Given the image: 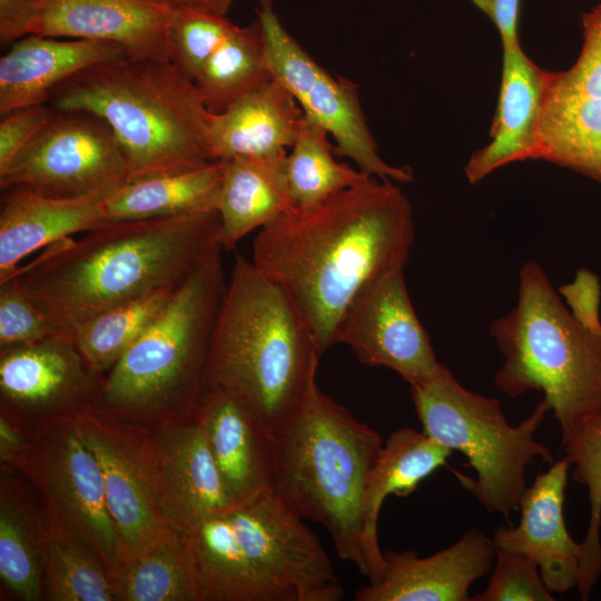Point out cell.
<instances>
[{"mask_svg": "<svg viewBox=\"0 0 601 601\" xmlns=\"http://www.w3.org/2000/svg\"><path fill=\"white\" fill-rule=\"evenodd\" d=\"M413 242L411 201L395 181L371 177L260 228L252 262L295 305L322 356L358 292L404 268Z\"/></svg>", "mask_w": 601, "mask_h": 601, "instance_id": "obj_1", "label": "cell"}, {"mask_svg": "<svg viewBox=\"0 0 601 601\" xmlns=\"http://www.w3.org/2000/svg\"><path fill=\"white\" fill-rule=\"evenodd\" d=\"M219 246L217 209L112 220L49 245L11 277L61 334L73 336L100 312L180 283Z\"/></svg>", "mask_w": 601, "mask_h": 601, "instance_id": "obj_2", "label": "cell"}, {"mask_svg": "<svg viewBox=\"0 0 601 601\" xmlns=\"http://www.w3.org/2000/svg\"><path fill=\"white\" fill-rule=\"evenodd\" d=\"M319 358L287 295L237 255L211 338L205 390L238 397L273 437L303 404Z\"/></svg>", "mask_w": 601, "mask_h": 601, "instance_id": "obj_3", "label": "cell"}, {"mask_svg": "<svg viewBox=\"0 0 601 601\" xmlns=\"http://www.w3.org/2000/svg\"><path fill=\"white\" fill-rule=\"evenodd\" d=\"M48 104L105 120L124 152L129 180L215 160L211 112L170 60L127 56L91 66L57 87Z\"/></svg>", "mask_w": 601, "mask_h": 601, "instance_id": "obj_4", "label": "cell"}, {"mask_svg": "<svg viewBox=\"0 0 601 601\" xmlns=\"http://www.w3.org/2000/svg\"><path fill=\"white\" fill-rule=\"evenodd\" d=\"M223 250L214 249L178 284L154 323L104 375L91 408L146 427L195 415L227 286Z\"/></svg>", "mask_w": 601, "mask_h": 601, "instance_id": "obj_5", "label": "cell"}, {"mask_svg": "<svg viewBox=\"0 0 601 601\" xmlns=\"http://www.w3.org/2000/svg\"><path fill=\"white\" fill-rule=\"evenodd\" d=\"M382 436L315 380L294 416L273 435V492L295 514L321 524L337 555L366 577L362 505Z\"/></svg>", "mask_w": 601, "mask_h": 601, "instance_id": "obj_6", "label": "cell"}, {"mask_svg": "<svg viewBox=\"0 0 601 601\" xmlns=\"http://www.w3.org/2000/svg\"><path fill=\"white\" fill-rule=\"evenodd\" d=\"M490 334L504 357L494 377L503 394L543 392L561 432L601 407V329L574 317L536 262L522 266L518 304Z\"/></svg>", "mask_w": 601, "mask_h": 601, "instance_id": "obj_7", "label": "cell"}, {"mask_svg": "<svg viewBox=\"0 0 601 601\" xmlns=\"http://www.w3.org/2000/svg\"><path fill=\"white\" fill-rule=\"evenodd\" d=\"M412 397L423 432L441 445L464 454L476 473L462 483L490 513L510 523L526 486V467L553 456L535 433L550 412L542 401L519 425H511L495 397L466 390L450 370L440 365L427 381L412 386Z\"/></svg>", "mask_w": 601, "mask_h": 601, "instance_id": "obj_8", "label": "cell"}, {"mask_svg": "<svg viewBox=\"0 0 601 601\" xmlns=\"http://www.w3.org/2000/svg\"><path fill=\"white\" fill-rule=\"evenodd\" d=\"M19 472L40 493L48 525L82 542L111 572L121 559L122 545L99 464L80 437L73 416L33 431Z\"/></svg>", "mask_w": 601, "mask_h": 601, "instance_id": "obj_9", "label": "cell"}, {"mask_svg": "<svg viewBox=\"0 0 601 601\" xmlns=\"http://www.w3.org/2000/svg\"><path fill=\"white\" fill-rule=\"evenodd\" d=\"M127 180L128 165L112 130L85 110H55L0 173L1 190L22 188L52 198L109 193Z\"/></svg>", "mask_w": 601, "mask_h": 601, "instance_id": "obj_10", "label": "cell"}, {"mask_svg": "<svg viewBox=\"0 0 601 601\" xmlns=\"http://www.w3.org/2000/svg\"><path fill=\"white\" fill-rule=\"evenodd\" d=\"M266 61L274 78L293 95L304 115L322 126L335 140L334 154L352 159L366 175L395 183L413 180L410 167L387 164L366 121L357 87L345 78L326 71L287 32L273 10L272 2H260Z\"/></svg>", "mask_w": 601, "mask_h": 601, "instance_id": "obj_11", "label": "cell"}, {"mask_svg": "<svg viewBox=\"0 0 601 601\" xmlns=\"http://www.w3.org/2000/svg\"><path fill=\"white\" fill-rule=\"evenodd\" d=\"M242 546L288 601H339L345 590L316 533L273 491L226 512Z\"/></svg>", "mask_w": 601, "mask_h": 601, "instance_id": "obj_12", "label": "cell"}, {"mask_svg": "<svg viewBox=\"0 0 601 601\" xmlns=\"http://www.w3.org/2000/svg\"><path fill=\"white\" fill-rule=\"evenodd\" d=\"M102 377L70 335L0 347V413L33 433L91 407Z\"/></svg>", "mask_w": 601, "mask_h": 601, "instance_id": "obj_13", "label": "cell"}, {"mask_svg": "<svg viewBox=\"0 0 601 601\" xmlns=\"http://www.w3.org/2000/svg\"><path fill=\"white\" fill-rule=\"evenodd\" d=\"M581 21L582 46L575 62L549 75L536 159L601 181V2Z\"/></svg>", "mask_w": 601, "mask_h": 601, "instance_id": "obj_14", "label": "cell"}, {"mask_svg": "<svg viewBox=\"0 0 601 601\" xmlns=\"http://www.w3.org/2000/svg\"><path fill=\"white\" fill-rule=\"evenodd\" d=\"M73 421L99 464L125 555L167 524L159 505L149 430L91 407L75 415Z\"/></svg>", "mask_w": 601, "mask_h": 601, "instance_id": "obj_15", "label": "cell"}, {"mask_svg": "<svg viewBox=\"0 0 601 601\" xmlns=\"http://www.w3.org/2000/svg\"><path fill=\"white\" fill-rule=\"evenodd\" d=\"M335 344H345L364 365L396 372L411 387L440 367L428 334L412 305L404 268L368 282L347 307Z\"/></svg>", "mask_w": 601, "mask_h": 601, "instance_id": "obj_16", "label": "cell"}, {"mask_svg": "<svg viewBox=\"0 0 601 601\" xmlns=\"http://www.w3.org/2000/svg\"><path fill=\"white\" fill-rule=\"evenodd\" d=\"M171 0H41L29 35L115 42L136 58L170 60Z\"/></svg>", "mask_w": 601, "mask_h": 601, "instance_id": "obj_17", "label": "cell"}, {"mask_svg": "<svg viewBox=\"0 0 601 601\" xmlns=\"http://www.w3.org/2000/svg\"><path fill=\"white\" fill-rule=\"evenodd\" d=\"M148 430L159 505L169 525L186 532L205 518L233 508L196 413Z\"/></svg>", "mask_w": 601, "mask_h": 601, "instance_id": "obj_18", "label": "cell"}, {"mask_svg": "<svg viewBox=\"0 0 601 601\" xmlns=\"http://www.w3.org/2000/svg\"><path fill=\"white\" fill-rule=\"evenodd\" d=\"M386 570L376 583L359 588L355 601H467L471 584L490 573L495 545L477 528L426 558L414 550L383 552Z\"/></svg>", "mask_w": 601, "mask_h": 601, "instance_id": "obj_19", "label": "cell"}, {"mask_svg": "<svg viewBox=\"0 0 601 601\" xmlns=\"http://www.w3.org/2000/svg\"><path fill=\"white\" fill-rule=\"evenodd\" d=\"M569 467L563 456L546 472L538 474L521 496L518 526H500L492 536L495 548L533 560L548 589L554 593L577 587L579 573L580 543L568 532L563 515Z\"/></svg>", "mask_w": 601, "mask_h": 601, "instance_id": "obj_20", "label": "cell"}, {"mask_svg": "<svg viewBox=\"0 0 601 601\" xmlns=\"http://www.w3.org/2000/svg\"><path fill=\"white\" fill-rule=\"evenodd\" d=\"M196 415L233 506L273 491V437L248 405L206 388Z\"/></svg>", "mask_w": 601, "mask_h": 601, "instance_id": "obj_21", "label": "cell"}, {"mask_svg": "<svg viewBox=\"0 0 601 601\" xmlns=\"http://www.w3.org/2000/svg\"><path fill=\"white\" fill-rule=\"evenodd\" d=\"M550 72L535 65L521 45L503 47L502 77L491 141L469 159L470 184L512 162L536 159L538 132Z\"/></svg>", "mask_w": 601, "mask_h": 601, "instance_id": "obj_22", "label": "cell"}, {"mask_svg": "<svg viewBox=\"0 0 601 601\" xmlns=\"http://www.w3.org/2000/svg\"><path fill=\"white\" fill-rule=\"evenodd\" d=\"M115 42L28 35L12 42L0 58L1 117L48 104L52 92L80 71L127 57Z\"/></svg>", "mask_w": 601, "mask_h": 601, "instance_id": "obj_23", "label": "cell"}, {"mask_svg": "<svg viewBox=\"0 0 601 601\" xmlns=\"http://www.w3.org/2000/svg\"><path fill=\"white\" fill-rule=\"evenodd\" d=\"M0 208V283L37 250L106 223L104 201L110 193L52 198L22 188L3 189Z\"/></svg>", "mask_w": 601, "mask_h": 601, "instance_id": "obj_24", "label": "cell"}, {"mask_svg": "<svg viewBox=\"0 0 601 601\" xmlns=\"http://www.w3.org/2000/svg\"><path fill=\"white\" fill-rule=\"evenodd\" d=\"M452 451L423 431L404 426L394 431L368 471L362 505V548L370 583L378 582L386 570L378 541V518L385 499L407 496L435 470L446 463Z\"/></svg>", "mask_w": 601, "mask_h": 601, "instance_id": "obj_25", "label": "cell"}, {"mask_svg": "<svg viewBox=\"0 0 601 601\" xmlns=\"http://www.w3.org/2000/svg\"><path fill=\"white\" fill-rule=\"evenodd\" d=\"M304 112L276 78L213 114L209 145L215 160L273 154L294 144Z\"/></svg>", "mask_w": 601, "mask_h": 601, "instance_id": "obj_26", "label": "cell"}, {"mask_svg": "<svg viewBox=\"0 0 601 601\" xmlns=\"http://www.w3.org/2000/svg\"><path fill=\"white\" fill-rule=\"evenodd\" d=\"M286 149L224 161L217 211L220 243L231 250L246 235L294 208L286 173Z\"/></svg>", "mask_w": 601, "mask_h": 601, "instance_id": "obj_27", "label": "cell"}, {"mask_svg": "<svg viewBox=\"0 0 601 601\" xmlns=\"http://www.w3.org/2000/svg\"><path fill=\"white\" fill-rule=\"evenodd\" d=\"M183 533L203 601H288L248 556L226 513L205 518Z\"/></svg>", "mask_w": 601, "mask_h": 601, "instance_id": "obj_28", "label": "cell"}, {"mask_svg": "<svg viewBox=\"0 0 601 601\" xmlns=\"http://www.w3.org/2000/svg\"><path fill=\"white\" fill-rule=\"evenodd\" d=\"M1 465L0 579L22 601L45 599L47 522L27 485Z\"/></svg>", "mask_w": 601, "mask_h": 601, "instance_id": "obj_29", "label": "cell"}, {"mask_svg": "<svg viewBox=\"0 0 601 601\" xmlns=\"http://www.w3.org/2000/svg\"><path fill=\"white\" fill-rule=\"evenodd\" d=\"M117 601H203L185 533L168 523L111 571Z\"/></svg>", "mask_w": 601, "mask_h": 601, "instance_id": "obj_30", "label": "cell"}, {"mask_svg": "<svg viewBox=\"0 0 601 601\" xmlns=\"http://www.w3.org/2000/svg\"><path fill=\"white\" fill-rule=\"evenodd\" d=\"M224 161L127 180L105 198L106 221L170 217L217 209Z\"/></svg>", "mask_w": 601, "mask_h": 601, "instance_id": "obj_31", "label": "cell"}, {"mask_svg": "<svg viewBox=\"0 0 601 601\" xmlns=\"http://www.w3.org/2000/svg\"><path fill=\"white\" fill-rule=\"evenodd\" d=\"M272 78L264 31L257 20L246 27L236 24L209 56L193 85L207 109L219 114Z\"/></svg>", "mask_w": 601, "mask_h": 601, "instance_id": "obj_32", "label": "cell"}, {"mask_svg": "<svg viewBox=\"0 0 601 601\" xmlns=\"http://www.w3.org/2000/svg\"><path fill=\"white\" fill-rule=\"evenodd\" d=\"M564 457L574 482L588 490L590 518L580 542L577 590L588 600L601 575V407L561 432Z\"/></svg>", "mask_w": 601, "mask_h": 601, "instance_id": "obj_33", "label": "cell"}, {"mask_svg": "<svg viewBox=\"0 0 601 601\" xmlns=\"http://www.w3.org/2000/svg\"><path fill=\"white\" fill-rule=\"evenodd\" d=\"M178 284L118 304L81 324L73 339L89 365L105 375L154 323Z\"/></svg>", "mask_w": 601, "mask_h": 601, "instance_id": "obj_34", "label": "cell"}, {"mask_svg": "<svg viewBox=\"0 0 601 601\" xmlns=\"http://www.w3.org/2000/svg\"><path fill=\"white\" fill-rule=\"evenodd\" d=\"M329 134L304 115L286 158V173L295 207H309L373 177L337 162Z\"/></svg>", "mask_w": 601, "mask_h": 601, "instance_id": "obj_35", "label": "cell"}, {"mask_svg": "<svg viewBox=\"0 0 601 601\" xmlns=\"http://www.w3.org/2000/svg\"><path fill=\"white\" fill-rule=\"evenodd\" d=\"M45 599L117 601L111 572L105 562L82 542L51 528L48 523Z\"/></svg>", "mask_w": 601, "mask_h": 601, "instance_id": "obj_36", "label": "cell"}, {"mask_svg": "<svg viewBox=\"0 0 601 601\" xmlns=\"http://www.w3.org/2000/svg\"><path fill=\"white\" fill-rule=\"evenodd\" d=\"M235 27L227 16L175 3L170 61L193 83L209 56Z\"/></svg>", "mask_w": 601, "mask_h": 601, "instance_id": "obj_37", "label": "cell"}, {"mask_svg": "<svg viewBox=\"0 0 601 601\" xmlns=\"http://www.w3.org/2000/svg\"><path fill=\"white\" fill-rule=\"evenodd\" d=\"M496 563L484 591L471 601H553L538 564L530 558L495 548Z\"/></svg>", "mask_w": 601, "mask_h": 601, "instance_id": "obj_38", "label": "cell"}, {"mask_svg": "<svg viewBox=\"0 0 601 601\" xmlns=\"http://www.w3.org/2000/svg\"><path fill=\"white\" fill-rule=\"evenodd\" d=\"M55 335L63 334L13 277L0 283V347Z\"/></svg>", "mask_w": 601, "mask_h": 601, "instance_id": "obj_39", "label": "cell"}, {"mask_svg": "<svg viewBox=\"0 0 601 601\" xmlns=\"http://www.w3.org/2000/svg\"><path fill=\"white\" fill-rule=\"evenodd\" d=\"M49 104L14 110L0 121V173L3 171L35 134L52 117Z\"/></svg>", "mask_w": 601, "mask_h": 601, "instance_id": "obj_40", "label": "cell"}, {"mask_svg": "<svg viewBox=\"0 0 601 601\" xmlns=\"http://www.w3.org/2000/svg\"><path fill=\"white\" fill-rule=\"evenodd\" d=\"M560 294L566 299L574 317L592 329H601L600 284L593 273L580 269L571 284L560 288Z\"/></svg>", "mask_w": 601, "mask_h": 601, "instance_id": "obj_41", "label": "cell"}, {"mask_svg": "<svg viewBox=\"0 0 601 601\" xmlns=\"http://www.w3.org/2000/svg\"><path fill=\"white\" fill-rule=\"evenodd\" d=\"M41 0H0V39L13 42L29 35Z\"/></svg>", "mask_w": 601, "mask_h": 601, "instance_id": "obj_42", "label": "cell"}, {"mask_svg": "<svg viewBox=\"0 0 601 601\" xmlns=\"http://www.w3.org/2000/svg\"><path fill=\"white\" fill-rule=\"evenodd\" d=\"M32 432L4 413H0L1 465L19 472L31 441Z\"/></svg>", "mask_w": 601, "mask_h": 601, "instance_id": "obj_43", "label": "cell"}, {"mask_svg": "<svg viewBox=\"0 0 601 601\" xmlns=\"http://www.w3.org/2000/svg\"><path fill=\"white\" fill-rule=\"evenodd\" d=\"M495 26L502 47L520 43L519 16L521 0H470Z\"/></svg>", "mask_w": 601, "mask_h": 601, "instance_id": "obj_44", "label": "cell"}, {"mask_svg": "<svg viewBox=\"0 0 601 601\" xmlns=\"http://www.w3.org/2000/svg\"><path fill=\"white\" fill-rule=\"evenodd\" d=\"M191 9L227 16L236 0H171Z\"/></svg>", "mask_w": 601, "mask_h": 601, "instance_id": "obj_45", "label": "cell"}]
</instances>
